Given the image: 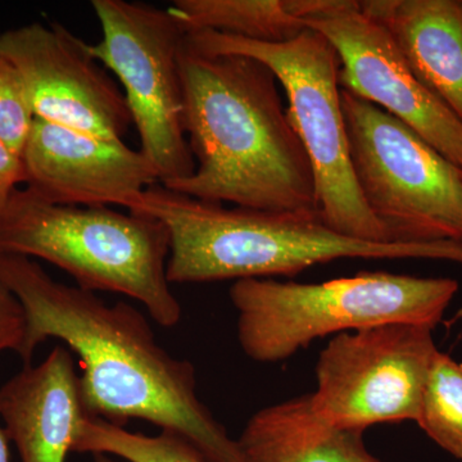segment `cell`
Returning <instances> with one entry per match:
<instances>
[{
  "label": "cell",
  "mask_w": 462,
  "mask_h": 462,
  "mask_svg": "<svg viewBox=\"0 0 462 462\" xmlns=\"http://www.w3.org/2000/svg\"><path fill=\"white\" fill-rule=\"evenodd\" d=\"M0 279L25 310L21 360L32 364L48 339L66 345L79 358L88 418L124 428L132 419L148 421L189 442L206 462H248L238 439L200 401L194 365L169 354L138 309L108 305L17 254H0Z\"/></svg>",
  "instance_id": "cell-1"
},
{
  "label": "cell",
  "mask_w": 462,
  "mask_h": 462,
  "mask_svg": "<svg viewBox=\"0 0 462 462\" xmlns=\"http://www.w3.org/2000/svg\"><path fill=\"white\" fill-rule=\"evenodd\" d=\"M182 127L196 170L166 189L261 211L319 214L311 161L260 60L212 54L185 41Z\"/></svg>",
  "instance_id": "cell-2"
},
{
  "label": "cell",
  "mask_w": 462,
  "mask_h": 462,
  "mask_svg": "<svg viewBox=\"0 0 462 462\" xmlns=\"http://www.w3.org/2000/svg\"><path fill=\"white\" fill-rule=\"evenodd\" d=\"M129 212L152 216L165 225L171 284L291 276L342 258H421L462 264V243L454 240L367 242L337 233L314 212L226 208L161 184L149 187Z\"/></svg>",
  "instance_id": "cell-3"
},
{
  "label": "cell",
  "mask_w": 462,
  "mask_h": 462,
  "mask_svg": "<svg viewBox=\"0 0 462 462\" xmlns=\"http://www.w3.org/2000/svg\"><path fill=\"white\" fill-rule=\"evenodd\" d=\"M0 254L39 258L84 291L132 298L160 327L180 321V302L167 278L169 231L152 216L54 205L17 189L0 212Z\"/></svg>",
  "instance_id": "cell-4"
},
{
  "label": "cell",
  "mask_w": 462,
  "mask_h": 462,
  "mask_svg": "<svg viewBox=\"0 0 462 462\" xmlns=\"http://www.w3.org/2000/svg\"><path fill=\"white\" fill-rule=\"evenodd\" d=\"M457 291L454 279L363 272L309 284L243 279L229 297L242 351L256 363L275 364L327 336L394 322L434 329Z\"/></svg>",
  "instance_id": "cell-5"
},
{
  "label": "cell",
  "mask_w": 462,
  "mask_h": 462,
  "mask_svg": "<svg viewBox=\"0 0 462 462\" xmlns=\"http://www.w3.org/2000/svg\"><path fill=\"white\" fill-rule=\"evenodd\" d=\"M187 41L206 53L240 54L269 67L287 94L289 120L311 161L322 221L349 238L391 243L356 182L340 100V60L324 35L306 29L291 42H260L199 30L188 32Z\"/></svg>",
  "instance_id": "cell-6"
},
{
  "label": "cell",
  "mask_w": 462,
  "mask_h": 462,
  "mask_svg": "<svg viewBox=\"0 0 462 462\" xmlns=\"http://www.w3.org/2000/svg\"><path fill=\"white\" fill-rule=\"evenodd\" d=\"M356 182L391 243H462V169L411 127L340 88Z\"/></svg>",
  "instance_id": "cell-7"
},
{
  "label": "cell",
  "mask_w": 462,
  "mask_h": 462,
  "mask_svg": "<svg viewBox=\"0 0 462 462\" xmlns=\"http://www.w3.org/2000/svg\"><path fill=\"white\" fill-rule=\"evenodd\" d=\"M102 39L91 53L118 79L141 149L162 187L196 170L182 127L180 53L187 30L169 9L127 0H93Z\"/></svg>",
  "instance_id": "cell-8"
},
{
  "label": "cell",
  "mask_w": 462,
  "mask_h": 462,
  "mask_svg": "<svg viewBox=\"0 0 462 462\" xmlns=\"http://www.w3.org/2000/svg\"><path fill=\"white\" fill-rule=\"evenodd\" d=\"M433 330L394 322L333 337L316 364V411L346 430L416 422L438 354Z\"/></svg>",
  "instance_id": "cell-9"
},
{
  "label": "cell",
  "mask_w": 462,
  "mask_h": 462,
  "mask_svg": "<svg viewBox=\"0 0 462 462\" xmlns=\"http://www.w3.org/2000/svg\"><path fill=\"white\" fill-rule=\"evenodd\" d=\"M291 9L336 48L342 89L394 116L462 169L461 121L415 78L387 30L360 3L291 0Z\"/></svg>",
  "instance_id": "cell-10"
},
{
  "label": "cell",
  "mask_w": 462,
  "mask_h": 462,
  "mask_svg": "<svg viewBox=\"0 0 462 462\" xmlns=\"http://www.w3.org/2000/svg\"><path fill=\"white\" fill-rule=\"evenodd\" d=\"M0 56L23 76L36 118L111 141H124L132 129L124 91L90 44L60 23L0 33Z\"/></svg>",
  "instance_id": "cell-11"
},
{
  "label": "cell",
  "mask_w": 462,
  "mask_h": 462,
  "mask_svg": "<svg viewBox=\"0 0 462 462\" xmlns=\"http://www.w3.org/2000/svg\"><path fill=\"white\" fill-rule=\"evenodd\" d=\"M23 158L26 189L54 205L130 211L149 187L160 184L139 149L42 118L33 120Z\"/></svg>",
  "instance_id": "cell-12"
},
{
  "label": "cell",
  "mask_w": 462,
  "mask_h": 462,
  "mask_svg": "<svg viewBox=\"0 0 462 462\" xmlns=\"http://www.w3.org/2000/svg\"><path fill=\"white\" fill-rule=\"evenodd\" d=\"M85 413L75 358L58 346L0 388V420L21 462H66Z\"/></svg>",
  "instance_id": "cell-13"
},
{
  "label": "cell",
  "mask_w": 462,
  "mask_h": 462,
  "mask_svg": "<svg viewBox=\"0 0 462 462\" xmlns=\"http://www.w3.org/2000/svg\"><path fill=\"white\" fill-rule=\"evenodd\" d=\"M415 78L462 123V0H365Z\"/></svg>",
  "instance_id": "cell-14"
},
{
  "label": "cell",
  "mask_w": 462,
  "mask_h": 462,
  "mask_svg": "<svg viewBox=\"0 0 462 462\" xmlns=\"http://www.w3.org/2000/svg\"><path fill=\"white\" fill-rule=\"evenodd\" d=\"M248 462H384L367 449L364 431L331 424L311 394L258 410L238 438Z\"/></svg>",
  "instance_id": "cell-15"
},
{
  "label": "cell",
  "mask_w": 462,
  "mask_h": 462,
  "mask_svg": "<svg viewBox=\"0 0 462 462\" xmlns=\"http://www.w3.org/2000/svg\"><path fill=\"white\" fill-rule=\"evenodd\" d=\"M170 11L187 32L208 30L251 42H291L307 29L291 0H175Z\"/></svg>",
  "instance_id": "cell-16"
},
{
  "label": "cell",
  "mask_w": 462,
  "mask_h": 462,
  "mask_svg": "<svg viewBox=\"0 0 462 462\" xmlns=\"http://www.w3.org/2000/svg\"><path fill=\"white\" fill-rule=\"evenodd\" d=\"M72 452L108 455L126 462H206L187 440L169 431L133 433L102 419L85 418Z\"/></svg>",
  "instance_id": "cell-17"
},
{
  "label": "cell",
  "mask_w": 462,
  "mask_h": 462,
  "mask_svg": "<svg viewBox=\"0 0 462 462\" xmlns=\"http://www.w3.org/2000/svg\"><path fill=\"white\" fill-rule=\"evenodd\" d=\"M416 424L440 448L462 461V369L438 351Z\"/></svg>",
  "instance_id": "cell-18"
},
{
  "label": "cell",
  "mask_w": 462,
  "mask_h": 462,
  "mask_svg": "<svg viewBox=\"0 0 462 462\" xmlns=\"http://www.w3.org/2000/svg\"><path fill=\"white\" fill-rule=\"evenodd\" d=\"M33 120L23 76L14 63L0 56V141L23 154Z\"/></svg>",
  "instance_id": "cell-19"
},
{
  "label": "cell",
  "mask_w": 462,
  "mask_h": 462,
  "mask_svg": "<svg viewBox=\"0 0 462 462\" xmlns=\"http://www.w3.org/2000/svg\"><path fill=\"white\" fill-rule=\"evenodd\" d=\"M25 310L0 279V352H23L26 338Z\"/></svg>",
  "instance_id": "cell-20"
},
{
  "label": "cell",
  "mask_w": 462,
  "mask_h": 462,
  "mask_svg": "<svg viewBox=\"0 0 462 462\" xmlns=\"http://www.w3.org/2000/svg\"><path fill=\"white\" fill-rule=\"evenodd\" d=\"M20 184H25L23 154L0 141V212L7 206Z\"/></svg>",
  "instance_id": "cell-21"
},
{
  "label": "cell",
  "mask_w": 462,
  "mask_h": 462,
  "mask_svg": "<svg viewBox=\"0 0 462 462\" xmlns=\"http://www.w3.org/2000/svg\"><path fill=\"white\" fill-rule=\"evenodd\" d=\"M9 439L5 434V428L0 424V462H11V456H9Z\"/></svg>",
  "instance_id": "cell-22"
},
{
  "label": "cell",
  "mask_w": 462,
  "mask_h": 462,
  "mask_svg": "<svg viewBox=\"0 0 462 462\" xmlns=\"http://www.w3.org/2000/svg\"><path fill=\"white\" fill-rule=\"evenodd\" d=\"M94 462H121L118 458L108 455H93Z\"/></svg>",
  "instance_id": "cell-23"
},
{
  "label": "cell",
  "mask_w": 462,
  "mask_h": 462,
  "mask_svg": "<svg viewBox=\"0 0 462 462\" xmlns=\"http://www.w3.org/2000/svg\"><path fill=\"white\" fill-rule=\"evenodd\" d=\"M461 369H462V363L460 364Z\"/></svg>",
  "instance_id": "cell-24"
}]
</instances>
